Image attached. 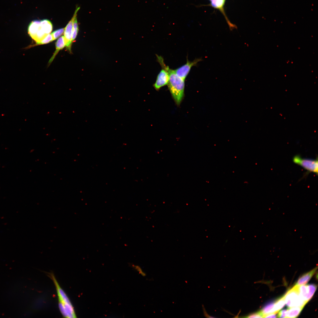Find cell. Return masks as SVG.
Masks as SVG:
<instances>
[{
	"instance_id": "obj_1",
	"label": "cell",
	"mask_w": 318,
	"mask_h": 318,
	"mask_svg": "<svg viewBox=\"0 0 318 318\" xmlns=\"http://www.w3.org/2000/svg\"><path fill=\"white\" fill-rule=\"evenodd\" d=\"M48 275L54 284L58 296L59 308L63 316L66 318L76 317L72 303L66 294L59 284L54 274L52 273H49Z\"/></svg>"
},
{
	"instance_id": "obj_2",
	"label": "cell",
	"mask_w": 318,
	"mask_h": 318,
	"mask_svg": "<svg viewBox=\"0 0 318 318\" xmlns=\"http://www.w3.org/2000/svg\"><path fill=\"white\" fill-rule=\"evenodd\" d=\"M52 29L51 22L48 19H44L32 21L29 25L28 31L29 35L37 44L50 34Z\"/></svg>"
},
{
	"instance_id": "obj_3",
	"label": "cell",
	"mask_w": 318,
	"mask_h": 318,
	"mask_svg": "<svg viewBox=\"0 0 318 318\" xmlns=\"http://www.w3.org/2000/svg\"><path fill=\"white\" fill-rule=\"evenodd\" d=\"M168 70L169 75L168 87L175 102L179 105L184 97L185 80L178 76L174 70L169 68Z\"/></svg>"
},
{
	"instance_id": "obj_4",
	"label": "cell",
	"mask_w": 318,
	"mask_h": 318,
	"mask_svg": "<svg viewBox=\"0 0 318 318\" xmlns=\"http://www.w3.org/2000/svg\"><path fill=\"white\" fill-rule=\"evenodd\" d=\"M285 303L289 308L293 307H304L307 303L300 296L297 286L294 285L283 296Z\"/></svg>"
},
{
	"instance_id": "obj_5",
	"label": "cell",
	"mask_w": 318,
	"mask_h": 318,
	"mask_svg": "<svg viewBox=\"0 0 318 318\" xmlns=\"http://www.w3.org/2000/svg\"><path fill=\"white\" fill-rule=\"evenodd\" d=\"M157 57L162 69L158 74L153 86L156 90H158L163 87L168 85L169 78L168 70L169 67L165 64L161 57L157 55Z\"/></svg>"
},
{
	"instance_id": "obj_6",
	"label": "cell",
	"mask_w": 318,
	"mask_h": 318,
	"mask_svg": "<svg viewBox=\"0 0 318 318\" xmlns=\"http://www.w3.org/2000/svg\"><path fill=\"white\" fill-rule=\"evenodd\" d=\"M295 163L299 165L309 172H312L318 174V158L315 159L303 158L299 155H295L292 159Z\"/></svg>"
},
{
	"instance_id": "obj_7",
	"label": "cell",
	"mask_w": 318,
	"mask_h": 318,
	"mask_svg": "<svg viewBox=\"0 0 318 318\" xmlns=\"http://www.w3.org/2000/svg\"><path fill=\"white\" fill-rule=\"evenodd\" d=\"M297 286L300 296L307 303L312 297L317 287V286L314 284Z\"/></svg>"
},
{
	"instance_id": "obj_8",
	"label": "cell",
	"mask_w": 318,
	"mask_h": 318,
	"mask_svg": "<svg viewBox=\"0 0 318 318\" xmlns=\"http://www.w3.org/2000/svg\"><path fill=\"white\" fill-rule=\"evenodd\" d=\"M80 8L77 7L75 10L74 14L71 19L69 21L65 28L64 32V38L65 46L67 49L70 52L72 42V29L74 21L76 18L77 13Z\"/></svg>"
},
{
	"instance_id": "obj_9",
	"label": "cell",
	"mask_w": 318,
	"mask_h": 318,
	"mask_svg": "<svg viewBox=\"0 0 318 318\" xmlns=\"http://www.w3.org/2000/svg\"><path fill=\"white\" fill-rule=\"evenodd\" d=\"M202 60V59L201 58L195 59L192 61H190L187 59L186 64L174 70V71L178 76L185 80L192 67L196 65L199 62Z\"/></svg>"
},
{
	"instance_id": "obj_10",
	"label": "cell",
	"mask_w": 318,
	"mask_h": 318,
	"mask_svg": "<svg viewBox=\"0 0 318 318\" xmlns=\"http://www.w3.org/2000/svg\"><path fill=\"white\" fill-rule=\"evenodd\" d=\"M317 269V266L310 271L302 275L298 279L295 285L299 286L306 284L314 274Z\"/></svg>"
},
{
	"instance_id": "obj_11",
	"label": "cell",
	"mask_w": 318,
	"mask_h": 318,
	"mask_svg": "<svg viewBox=\"0 0 318 318\" xmlns=\"http://www.w3.org/2000/svg\"><path fill=\"white\" fill-rule=\"evenodd\" d=\"M65 46V44L64 37L62 36L58 39L56 43V50L49 60V64L52 62L59 51L63 48Z\"/></svg>"
},
{
	"instance_id": "obj_12",
	"label": "cell",
	"mask_w": 318,
	"mask_h": 318,
	"mask_svg": "<svg viewBox=\"0 0 318 318\" xmlns=\"http://www.w3.org/2000/svg\"><path fill=\"white\" fill-rule=\"evenodd\" d=\"M304 307H297L290 308L287 310L286 318L297 317L299 315Z\"/></svg>"
},
{
	"instance_id": "obj_13",
	"label": "cell",
	"mask_w": 318,
	"mask_h": 318,
	"mask_svg": "<svg viewBox=\"0 0 318 318\" xmlns=\"http://www.w3.org/2000/svg\"><path fill=\"white\" fill-rule=\"evenodd\" d=\"M275 302H270L264 307L261 311L264 316L266 314L276 313L274 311Z\"/></svg>"
},
{
	"instance_id": "obj_14",
	"label": "cell",
	"mask_w": 318,
	"mask_h": 318,
	"mask_svg": "<svg viewBox=\"0 0 318 318\" xmlns=\"http://www.w3.org/2000/svg\"><path fill=\"white\" fill-rule=\"evenodd\" d=\"M285 304L284 296L276 301L274 305L275 312L278 313V312L284 307Z\"/></svg>"
},
{
	"instance_id": "obj_15",
	"label": "cell",
	"mask_w": 318,
	"mask_h": 318,
	"mask_svg": "<svg viewBox=\"0 0 318 318\" xmlns=\"http://www.w3.org/2000/svg\"><path fill=\"white\" fill-rule=\"evenodd\" d=\"M78 31V27L76 18L75 19L73 25L72 29V42L75 39Z\"/></svg>"
},
{
	"instance_id": "obj_16",
	"label": "cell",
	"mask_w": 318,
	"mask_h": 318,
	"mask_svg": "<svg viewBox=\"0 0 318 318\" xmlns=\"http://www.w3.org/2000/svg\"><path fill=\"white\" fill-rule=\"evenodd\" d=\"M54 40L51 34H48L45 38L40 42L37 43L36 45H41L49 43Z\"/></svg>"
},
{
	"instance_id": "obj_17",
	"label": "cell",
	"mask_w": 318,
	"mask_h": 318,
	"mask_svg": "<svg viewBox=\"0 0 318 318\" xmlns=\"http://www.w3.org/2000/svg\"><path fill=\"white\" fill-rule=\"evenodd\" d=\"M65 28L57 29L51 34L53 37L54 40H55L61 35L64 32Z\"/></svg>"
},
{
	"instance_id": "obj_18",
	"label": "cell",
	"mask_w": 318,
	"mask_h": 318,
	"mask_svg": "<svg viewBox=\"0 0 318 318\" xmlns=\"http://www.w3.org/2000/svg\"><path fill=\"white\" fill-rule=\"evenodd\" d=\"M263 314L261 311H260L248 315L247 317L251 318H263Z\"/></svg>"
},
{
	"instance_id": "obj_19",
	"label": "cell",
	"mask_w": 318,
	"mask_h": 318,
	"mask_svg": "<svg viewBox=\"0 0 318 318\" xmlns=\"http://www.w3.org/2000/svg\"><path fill=\"white\" fill-rule=\"evenodd\" d=\"M286 309H283L280 311L278 314L277 317L286 318Z\"/></svg>"
},
{
	"instance_id": "obj_20",
	"label": "cell",
	"mask_w": 318,
	"mask_h": 318,
	"mask_svg": "<svg viewBox=\"0 0 318 318\" xmlns=\"http://www.w3.org/2000/svg\"><path fill=\"white\" fill-rule=\"evenodd\" d=\"M274 313L268 314L265 315L264 316V318H276L277 317V316L276 315L277 313Z\"/></svg>"
},
{
	"instance_id": "obj_21",
	"label": "cell",
	"mask_w": 318,
	"mask_h": 318,
	"mask_svg": "<svg viewBox=\"0 0 318 318\" xmlns=\"http://www.w3.org/2000/svg\"><path fill=\"white\" fill-rule=\"evenodd\" d=\"M135 269L139 272L143 276H145L146 275L145 274L143 271L141 269L139 266H135Z\"/></svg>"
}]
</instances>
